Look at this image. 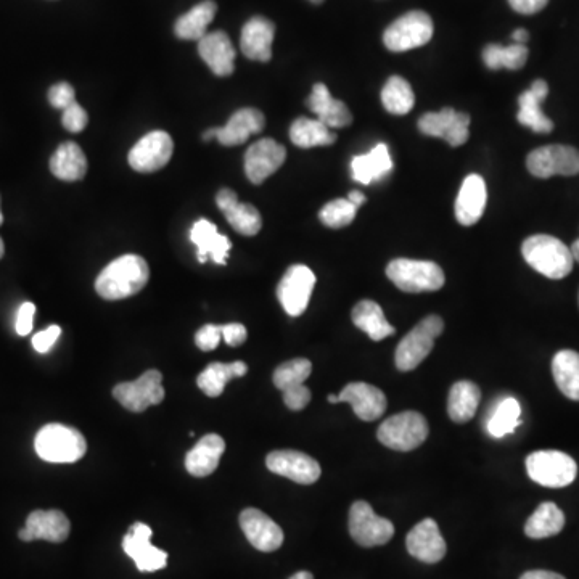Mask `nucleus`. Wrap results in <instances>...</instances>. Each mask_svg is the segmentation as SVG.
Here are the masks:
<instances>
[{"instance_id":"47","label":"nucleus","mask_w":579,"mask_h":579,"mask_svg":"<svg viewBox=\"0 0 579 579\" xmlns=\"http://www.w3.org/2000/svg\"><path fill=\"white\" fill-rule=\"evenodd\" d=\"M222 338V325L208 324L198 330L195 345L202 351H213L218 348Z\"/></svg>"},{"instance_id":"11","label":"nucleus","mask_w":579,"mask_h":579,"mask_svg":"<svg viewBox=\"0 0 579 579\" xmlns=\"http://www.w3.org/2000/svg\"><path fill=\"white\" fill-rule=\"evenodd\" d=\"M350 534L359 546H383L395 536V525L378 517L366 501H356L350 510Z\"/></svg>"},{"instance_id":"30","label":"nucleus","mask_w":579,"mask_h":579,"mask_svg":"<svg viewBox=\"0 0 579 579\" xmlns=\"http://www.w3.org/2000/svg\"><path fill=\"white\" fill-rule=\"evenodd\" d=\"M226 451V443L219 435H206L185 457V469L193 477H208L218 469L219 460Z\"/></svg>"},{"instance_id":"44","label":"nucleus","mask_w":579,"mask_h":579,"mask_svg":"<svg viewBox=\"0 0 579 579\" xmlns=\"http://www.w3.org/2000/svg\"><path fill=\"white\" fill-rule=\"evenodd\" d=\"M356 213H358V208L348 198H338L322 208L319 218L324 226L330 229H341V227L350 226L356 218Z\"/></svg>"},{"instance_id":"7","label":"nucleus","mask_w":579,"mask_h":579,"mask_svg":"<svg viewBox=\"0 0 579 579\" xmlns=\"http://www.w3.org/2000/svg\"><path fill=\"white\" fill-rule=\"evenodd\" d=\"M528 477L546 488H565L578 473L573 457L562 451H536L526 457Z\"/></svg>"},{"instance_id":"1","label":"nucleus","mask_w":579,"mask_h":579,"mask_svg":"<svg viewBox=\"0 0 579 579\" xmlns=\"http://www.w3.org/2000/svg\"><path fill=\"white\" fill-rule=\"evenodd\" d=\"M150 279V269L142 256L124 255L108 264L95 280V290L103 300L118 301L139 293Z\"/></svg>"},{"instance_id":"53","label":"nucleus","mask_w":579,"mask_h":579,"mask_svg":"<svg viewBox=\"0 0 579 579\" xmlns=\"http://www.w3.org/2000/svg\"><path fill=\"white\" fill-rule=\"evenodd\" d=\"M520 579H565L559 573H554V571L546 570H533L526 571L525 575H522Z\"/></svg>"},{"instance_id":"18","label":"nucleus","mask_w":579,"mask_h":579,"mask_svg":"<svg viewBox=\"0 0 579 579\" xmlns=\"http://www.w3.org/2000/svg\"><path fill=\"white\" fill-rule=\"evenodd\" d=\"M287 158V150L274 139H261L248 148L245 173L251 184L259 185L279 171Z\"/></svg>"},{"instance_id":"9","label":"nucleus","mask_w":579,"mask_h":579,"mask_svg":"<svg viewBox=\"0 0 579 579\" xmlns=\"http://www.w3.org/2000/svg\"><path fill=\"white\" fill-rule=\"evenodd\" d=\"M526 168L539 179L579 174V150L570 145H546L526 158Z\"/></svg>"},{"instance_id":"38","label":"nucleus","mask_w":579,"mask_h":579,"mask_svg":"<svg viewBox=\"0 0 579 579\" xmlns=\"http://www.w3.org/2000/svg\"><path fill=\"white\" fill-rule=\"evenodd\" d=\"M552 374L563 395L571 401H579V354L563 350L555 354Z\"/></svg>"},{"instance_id":"37","label":"nucleus","mask_w":579,"mask_h":579,"mask_svg":"<svg viewBox=\"0 0 579 579\" xmlns=\"http://www.w3.org/2000/svg\"><path fill=\"white\" fill-rule=\"evenodd\" d=\"M520 417H522V406L517 399L512 396L502 398L486 420V432L493 436L494 440H501L504 436L515 433L518 425H522Z\"/></svg>"},{"instance_id":"26","label":"nucleus","mask_w":579,"mask_h":579,"mask_svg":"<svg viewBox=\"0 0 579 579\" xmlns=\"http://www.w3.org/2000/svg\"><path fill=\"white\" fill-rule=\"evenodd\" d=\"M276 25L264 17H253L243 26L240 47L245 57L256 62H269Z\"/></svg>"},{"instance_id":"51","label":"nucleus","mask_w":579,"mask_h":579,"mask_svg":"<svg viewBox=\"0 0 579 579\" xmlns=\"http://www.w3.org/2000/svg\"><path fill=\"white\" fill-rule=\"evenodd\" d=\"M248 332L247 327L242 324H227L222 325V338L229 346H240L247 341Z\"/></svg>"},{"instance_id":"41","label":"nucleus","mask_w":579,"mask_h":579,"mask_svg":"<svg viewBox=\"0 0 579 579\" xmlns=\"http://www.w3.org/2000/svg\"><path fill=\"white\" fill-rule=\"evenodd\" d=\"M382 103L391 115H407L415 105V95L411 84L401 76H391L382 89Z\"/></svg>"},{"instance_id":"5","label":"nucleus","mask_w":579,"mask_h":579,"mask_svg":"<svg viewBox=\"0 0 579 579\" xmlns=\"http://www.w3.org/2000/svg\"><path fill=\"white\" fill-rule=\"evenodd\" d=\"M443 330L444 322L440 316H428L420 321L417 327L399 341L395 353L396 369L399 372L417 369L428 354L432 353L435 340Z\"/></svg>"},{"instance_id":"4","label":"nucleus","mask_w":579,"mask_h":579,"mask_svg":"<svg viewBox=\"0 0 579 579\" xmlns=\"http://www.w3.org/2000/svg\"><path fill=\"white\" fill-rule=\"evenodd\" d=\"M388 279L406 293L438 292L444 285V272L433 261L393 259L386 267Z\"/></svg>"},{"instance_id":"61","label":"nucleus","mask_w":579,"mask_h":579,"mask_svg":"<svg viewBox=\"0 0 579 579\" xmlns=\"http://www.w3.org/2000/svg\"><path fill=\"white\" fill-rule=\"evenodd\" d=\"M2 222H4V216H2V211H0V226H2Z\"/></svg>"},{"instance_id":"19","label":"nucleus","mask_w":579,"mask_h":579,"mask_svg":"<svg viewBox=\"0 0 579 579\" xmlns=\"http://www.w3.org/2000/svg\"><path fill=\"white\" fill-rule=\"evenodd\" d=\"M70 520L60 510H34L21 528L18 538L25 543L44 539L49 543L60 544L70 536Z\"/></svg>"},{"instance_id":"17","label":"nucleus","mask_w":579,"mask_h":579,"mask_svg":"<svg viewBox=\"0 0 579 579\" xmlns=\"http://www.w3.org/2000/svg\"><path fill=\"white\" fill-rule=\"evenodd\" d=\"M267 469L280 477L300 483L313 485L321 478V465L317 460L300 451H274L266 457Z\"/></svg>"},{"instance_id":"15","label":"nucleus","mask_w":579,"mask_h":579,"mask_svg":"<svg viewBox=\"0 0 579 579\" xmlns=\"http://www.w3.org/2000/svg\"><path fill=\"white\" fill-rule=\"evenodd\" d=\"M152 528L145 523H134L123 539V549L136 562L137 570L142 573H153L161 570L168 563V554L150 543Z\"/></svg>"},{"instance_id":"46","label":"nucleus","mask_w":579,"mask_h":579,"mask_svg":"<svg viewBox=\"0 0 579 579\" xmlns=\"http://www.w3.org/2000/svg\"><path fill=\"white\" fill-rule=\"evenodd\" d=\"M49 102L52 107L58 108V110H65V108L71 107L73 103H76V94H74L73 86L68 83H58L50 87Z\"/></svg>"},{"instance_id":"28","label":"nucleus","mask_w":579,"mask_h":579,"mask_svg":"<svg viewBox=\"0 0 579 579\" xmlns=\"http://www.w3.org/2000/svg\"><path fill=\"white\" fill-rule=\"evenodd\" d=\"M264 124H266V118L261 111L256 110V108H242L230 116L226 126L218 128L216 140H219V144L226 145V147L242 145L251 136L263 131Z\"/></svg>"},{"instance_id":"21","label":"nucleus","mask_w":579,"mask_h":579,"mask_svg":"<svg viewBox=\"0 0 579 579\" xmlns=\"http://www.w3.org/2000/svg\"><path fill=\"white\" fill-rule=\"evenodd\" d=\"M406 546L407 552L423 563L441 562L446 555V541L433 518H425L409 531Z\"/></svg>"},{"instance_id":"3","label":"nucleus","mask_w":579,"mask_h":579,"mask_svg":"<svg viewBox=\"0 0 579 579\" xmlns=\"http://www.w3.org/2000/svg\"><path fill=\"white\" fill-rule=\"evenodd\" d=\"M34 448L37 456L50 464H73L83 459L87 444L76 428L49 423L37 432Z\"/></svg>"},{"instance_id":"49","label":"nucleus","mask_w":579,"mask_h":579,"mask_svg":"<svg viewBox=\"0 0 579 579\" xmlns=\"http://www.w3.org/2000/svg\"><path fill=\"white\" fill-rule=\"evenodd\" d=\"M60 335H62V329L58 325H50L49 329L36 333L33 337L34 350L41 354L49 353Z\"/></svg>"},{"instance_id":"52","label":"nucleus","mask_w":579,"mask_h":579,"mask_svg":"<svg viewBox=\"0 0 579 579\" xmlns=\"http://www.w3.org/2000/svg\"><path fill=\"white\" fill-rule=\"evenodd\" d=\"M549 0H509L510 7L522 15H534L546 7Z\"/></svg>"},{"instance_id":"34","label":"nucleus","mask_w":579,"mask_h":579,"mask_svg":"<svg viewBox=\"0 0 579 579\" xmlns=\"http://www.w3.org/2000/svg\"><path fill=\"white\" fill-rule=\"evenodd\" d=\"M216 12L218 5L214 4L213 0H203L176 21L174 33L184 41H200L208 34L206 29L216 17Z\"/></svg>"},{"instance_id":"57","label":"nucleus","mask_w":579,"mask_h":579,"mask_svg":"<svg viewBox=\"0 0 579 579\" xmlns=\"http://www.w3.org/2000/svg\"><path fill=\"white\" fill-rule=\"evenodd\" d=\"M290 579H314V576L309 573V571H298L296 575H293Z\"/></svg>"},{"instance_id":"10","label":"nucleus","mask_w":579,"mask_h":579,"mask_svg":"<svg viewBox=\"0 0 579 579\" xmlns=\"http://www.w3.org/2000/svg\"><path fill=\"white\" fill-rule=\"evenodd\" d=\"M113 396L128 411L144 412L147 407L163 403V375L160 370H147L134 382L118 383L113 388Z\"/></svg>"},{"instance_id":"35","label":"nucleus","mask_w":579,"mask_h":579,"mask_svg":"<svg viewBox=\"0 0 579 579\" xmlns=\"http://www.w3.org/2000/svg\"><path fill=\"white\" fill-rule=\"evenodd\" d=\"M481 391L473 382H457L452 385L448 398V415L452 422L467 423L477 414Z\"/></svg>"},{"instance_id":"31","label":"nucleus","mask_w":579,"mask_h":579,"mask_svg":"<svg viewBox=\"0 0 579 579\" xmlns=\"http://www.w3.org/2000/svg\"><path fill=\"white\" fill-rule=\"evenodd\" d=\"M393 169L390 148L386 144H378L366 155H358L351 160V176L354 181L369 185L388 176Z\"/></svg>"},{"instance_id":"22","label":"nucleus","mask_w":579,"mask_h":579,"mask_svg":"<svg viewBox=\"0 0 579 579\" xmlns=\"http://www.w3.org/2000/svg\"><path fill=\"white\" fill-rule=\"evenodd\" d=\"M547 94H549V86L543 79H538L531 84L528 91L518 97V123L536 134H549L554 129V123L544 115L543 108H541Z\"/></svg>"},{"instance_id":"29","label":"nucleus","mask_w":579,"mask_h":579,"mask_svg":"<svg viewBox=\"0 0 579 579\" xmlns=\"http://www.w3.org/2000/svg\"><path fill=\"white\" fill-rule=\"evenodd\" d=\"M306 105L317 116V120L329 129L346 128L353 123L351 111L341 100L333 99L325 84H316L313 87Z\"/></svg>"},{"instance_id":"50","label":"nucleus","mask_w":579,"mask_h":579,"mask_svg":"<svg viewBox=\"0 0 579 579\" xmlns=\"http://www.w3.org/2000/svg\"><path fill=\"white\" fill-rule=\"evenodd\" d=\"M34 314H36V306L33 303L21 304L18 309L17 322H15V329L20 337H26L33 330Z\"/></svg>"},{"instance_id":"14","label":"nucleus","mask_w":579,"mask_h":579,"mask_svg":"<svg viewBox=\"0 0 579 579\" xmlns=\"http://www.w3.org/2000/svg\"><path fill=\"white\" fill-rule=\"evenodd\" d=\"M174 142L165 131L148 132L129 153V165L137 173H155L173 157Z\"/></svg>"},{"instance_id":"33","label":"nucleus","mask_w":579,"mask_h":579,"mask_svg":"<svg viewBox=\"0 0 579 579\" xmlns=\"http://www.w3.org/2000/svg\"><path fill=\"white\" fill-rule=\"evenodd\" d=\"M351 317H353L354 325H356L358 329H361L362 332H366L370 340L382 341L385 340L386 337L395 335V327L386 321L380 304L375 303V301H359V303L354 306Z\"/></svg>"},{"instance_id":"48","label":"nucleus","mask_w":579,"mask_h":579,"mask_svg":"<svg viewBox=\"0 0 579 579\" xmlns=\"http://www.w3.org/2000/svg\"><path fill=\"white\" fill-rule=\"evenodd\" d=\"M284 403L292 411H303L311 403V391L304 385L292 386L284 390Z\"/></svg>"},{"instance_id":"20","label":"nucleus","mask_w":579,"mask_h":579,"mask_svg":"<svg viewBox=\"0 0 579 579\" xmlns=\"http://www.w3.org/2000/svg\"><path fill=\"white\" fill-rule=\"evenodd\" d=\"M240 526L251 546L261 552H274L284 544V531L271 517L258 509H245L240 514Z\"/></svg>"},{"instance_id":"6","label":"nucleus","mask_w":579,"mask_h":579,"mask_svg":"<svg viewBox=\"0 0 579 579\" xmlns=\"http://www.w3.org/2000/svg\"><path fill=\"white\" fill-rule=\"evenodd\" d=\"M377 438L383 446L393 451H414L428 438L427 419L415 411L393 415L380 425Z\"/></svg>"},{"instance_id":"23","label":"nucleus","mask_w":579,"mask_h":579,"mask_svg":"<svg viewBox=\"0 0 579 579\" xmlns=\"http://www.w3.org/2000/svg\"><path fill=\"white\" fill-rule=\"evenodd\" d=\"M216 205L226 216L227 222L239 234L253 237L263 227L261 214L250 203H240L234 190L222 189L216 195Z\"/></svg>"},{"instance_id":"27","label":"nucleus","mask_w":579,"mask_h":579,"mask_svg":"<svg viewBox=\"0 0 579 579\" xmlns=\"http://www.w3.org/2000/svg\"><path fill=\"white\" fill-rule=\"evenodd\" d=\"M198 54L216 76H230L235 70V49L224 31L206 34L198 41Z\"/></svg>"},{"instance_id":"58","label":"nucleus","mask_w":579,"mask_h":579,"mask_svg":"<svg viewBox=\"0 0 579 579\" xmlns=\"http://www.w3.org/2000/svg\"><path fill=\"white\" fill-rule=\"evenodd\" d=\"M571 255H573V259H575V261H578L579 263V239L576 240L575 243H573V245H571Z\"/></svg>"},{"instance_id":"24","label":"nucleus","mask_w":579,"mask_h":579,"mask_svg":"<svg viewBox=\"0 0 579 579\" xmlns=\"http://www.w3.org/2000/svg\"><path fill=\"white\" fill-rule=\"evenodd\" d=\"M190 240L197 247L198 263L205 264L211 259L214 264L224 266L227 263L232 243L226 235L219 234L218 227L208 219H198L190 230Z\"/></svg>"},{"instance_id":"59","label":"nucleus","mask_w":579,"mask_h":579,"mask_svg":"<svg viewBox=\"0 0 579 579\" xmlns=\"http://www.w3.org/2000/svg\"><path fill=\"white\" fill-rule=\"evenodd\" d=\"M4 251H5L4 242H2V239H0V258L4 256Z\"/></svg>"},{"instance_id":"25","label":"nucleus","mask_w":579,"mask_h":579,"mask_svg":"<svg viewBox=\"0 0 579 579\" xmlns=\"http://www.w3.org/2000/svg\"><path fill=\"white\" fill-rule=\"evenodd\" d=\"M488 190L483 177L470 174L465 177L456 200V218L462 226H473L485 213Z\"/></svg>"},{"instance_id":"2","label":"nucleus","mask_w":579,"mask_h":579,"mask_svg":"<svg viewBox=\"0 0 579 579\" xmlns=\"http://www.w3.org/2000/svg\"><path fill=\"white\" fill-rule=\"evenodd\" d=\"M522 255L534 271L552 280L565 279L575 263L570 248L562 240L546 234L528 237L523 242Z\"/></svg>"},{"instance_id":"55","label":"nucleus","mask_w":579,"mask_h":579,"mask_svg":"<svg viewBox=\"0 0 579 579\" xmlns=\"http://www.w3.org/2000/svg\"><path fill=\"white\" fill-rule=\"evenodd\" d=\"M348 200H350V202L353 203V205L356 206V208L359 210V208H361V206L366 203V195H364L362 192H359V190H353V192L348 195Z\"/></svg>"},{"instance_id":"43","label":"nucleus","mask_w":579,"mask_h":579,"mask_svg":"<svg viewBox=\"0 0 579 579\" xmlns=\"http://www.w3.org/2000/svg\"><path fill=\"white\" fill-rule=\"evenodd\" d=\"M313 372V364L308 359H292V361L284 362L280 364L276 370H274V375H272V380H274V385L279 388V390H287V388H292L296 385H304V382L308 380L309 375Z\"/></svg>"},{"instance_id":"12","label":"nucleus","mask_w":579,"mask_h":579,"mask_svg":"<svg viewBox=\"0 0 579 579\" xmlns=\"http://www.w3.org/2000/svg\"><path fill=\"white\" fill-rule=\"evenodd\" d=\"M314 285L316 276L308 266L295 264L288 267L277 287V298L288 316L298 317L306 311L313 295Z\"/></svg>"},{"instance_id":"8","label":"nucleus","mask_w":579,"mask_h":579,"mask_svg":"<svg viewBox=\"0 0 579 579\" xmlns=\"http://www.w3.org/2000/svg\"><path fill=\"white\" fill-rule=\"evenodd\" d=\"M433 21L428 13L412 10L393 21L383 33V44L391 52H407L432 41Z\"/></svg>"},{"instance_id":"45","label":"nucleus","mask_w":579,"mask_h":579,"mask_svg":"<svg viewBox=\"0 0 579 579\" xmlns=\"http://www.w3.org/2000/svg\"><path fill=\"white\" fill-rule=\"evenodd\" d=\"M87 123H89V116H87L86 110L79 103H73L71 107L63 110L62 124L65 126L66 131L78 134V132L84 131Z\"/></svg>"},{"instance_id":"40","label":"nucleus","mask_w":579,"mask_h":579,"mask_svg":"<svg viewBox=\"0 0 579 579\" xmlns=\"http://www.w3.org/2000/svg\"><path fill=\"white\" fill-rule=\"evenodd\" d=\"M290 139L300 148L327 147L337 142V136L332 129L327 128L319 120L298 118L290 128Z\"/></svg>"},{"instance_id":"56","label":"nucleus","mask_w":579,"mask_h":579,"mask_svg":"<svg viewBox=\"0 0 579 579\" xmlns=\"http://www.w3.org/2000/svg\"><path fill=\"white\" fill-rule=\"evenodd\" d=\"M218 137V128H211L203 134V140L205 142H210V140L216 139Z\"/></svg>"},{"instance_id":"42","label":"nucleus","mask_w":579,"mask_h":579,"mask_svg":"<svg viewBox=\"0 0 579 579\" xmlns=\"http://www.w3.org/2000/svg\"><path fill=\"white\" fill-rule=\"evenodd\" d=\"M528 60V49L520 44L512 46H499V44H489L483 50V62L489 70H520Z\"/></svg>"},{"instance_id":"60","label":"nucleus","mask_w":579,"mask_h":579,"mask_svg":"<svg viewBox=\"0 0 579 579\" xmlns=\"http://www.w3.org/2000/svg\"><path fill=\"white\" fill-rule=\"evenodd\" d=\"M309 2H313V4H322L324 0H309Z\"/></svg>"},{"instance_id":"13","label":"nucleus","mask_w":579,"mask_h":579,"mask_svg":"<svg viewBox=\"0 0 579 579\" xmlns=\"http://www.w3.org/2000/svg\"><path fill=\"white\" fill-rule=\"evenodd\" d=\"M419 131L428 137L444 139L451 147L464 145L470 136V115L446 107L420 116Z\"/></svg>"},{"instance_id":"39","label":"nucleus","mask_w":579,"mask_h":579,"mask_svg":"<svg viewBox=\"0 0 579 579\" xmlns=\"http://www.w3.org/2000/svg\"><path fill=\"white\" fill-rule=\"evenodd\" d=\"M565 526V515L554 502H543L528 518L525 534L531 539H546L559 534Z\"/></svg>"},{"instance_id":"36","label":"nucleus","mask_w":579,"mask_h":579,"mask_svg":"<svg viewBox=\"0 0 579 579\" xmlns=\"http://www.w3.org/2000/svg\"><path fill=\"white\" fill-rule=\"evenodd\" d=\"M247 372L248 366L242 361H235L232 364L214 362L198 375L197 385L206 396L218 398L224 393L227 382H230L232 378L245 377Z\"/></svg>"},{"instance_id":"54","label":"nucleus","mask_w":579,"mask_h":579,"mask_svg":"<svg viewBox=\"0 0 579 579\" xmlns=\"http://www.w3.org/2000/svg\"><path fill=\"white\" fill-rule=\"evenodd\" d=\"M512 39H514L515 44H520V46H525L528 39H530V34L526 29H515L514 34H512Z\"/></svg>"},{"instance_id":"32","label":"nucleus","mask_w":579,"mask_h":579,"mask_svg":"<svg viewBox=\"0 0 579 579\" xmlns=\"http://www.w3.org/2000/svg\"><path fill=\"white\" fill-rule=\"evenodd\" d=\"M50 171L60 181H81L87 173V160L83 148L74 142H65L50 158Z\"/></svg>"},{"instance_id":"16","label":"nucleus","mask_w":579,"mask_h":579,"mask_svg":"<svg viewBox=\"0 0 579 579\" xmlns=\"http://www.w3.org/2000/svg\"><path fill=\"white\" fill-rule=\"evenodd\" d=\"M329 403L351 404L354 414L364 422H374L380 419L388 406L385 393L380 388L362 382L346 385L338 396L329 395Z\"/></svg>"}]
</instances>
